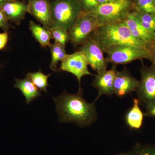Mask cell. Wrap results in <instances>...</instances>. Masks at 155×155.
Wrapping results in <instances>:
<instances>
[{
	"mask_svg": "<svg viewBox=\"0 0 155 155\" xmlns=\"http://www.w3.org/2000/svg\"><path fill=\"white\" fill-rule=\"evenodd\" d=\"M139 84V81L134 77L126 68L122 71H117L114 82V93L119 97L135 91Z\"/></svg>",
	"mask_w": 155,
	"mask_h": 155,
	"instance_id": "cell-11",
	"label": "cell"
},
{
	"mask_svg": "<svg viewBox=\"0 0 155 155\" xmlns=\"http://www.w3.org/2000/svg\"><path fill=\"white\" fill-rule=\"evenodd\" d=\"M92 35L104 53L118 46H130L150 51L151 44L135 38L124 22L99 25Z\"/></svg>",
	"mask_w": 155,
	"mask_h": 155,
	"instance_id": "cell-2",
	"label": "cell"
},
{
	"mask_svg": "<svg viewBox=\"0 0 155 155\" xmlns=\"http://www.w3.org/2000/svg\"><path fill=\"white\" fill-rule=\"evenodd\" d=\"M78 51L83 54L89 65L97 73L107 70V62L98 42L93 35L81 45Z\"/></svg>",
	"mask_w": 155,
	"mask_h": 155,
	"instance_id": "cell-8",
	"label": "cell"
},
{
	"mask_svg": "<svg viewBox=\"0 0 155 155\" xmlns=\"http://www.w3.org/2000/svg\"><path fill=\"white\" fill-rule=\"evenodd\" d=\"M50 3L53 20L51 27H60L68 31L83 12L78 0H52Z\"/></svg>",
	"mask_w": 155,
	"mask_h": 155,
	"instance_id": "cell-3",
	"label": "cell"
},
{
	"mask_svg": "<svg viewBox=\"0 0 155 155\" xmlns=\"http://www.w3.org/2000/svg\"><path fill=\"white\" fill-rule=\"evenodd\" d=\"M15 1V0H0V8L5 3L10 1Z\"/></svg>",
	"mask_w": 155,
	"mask_h": 155,
	"instance_id": "cell-30",
	"label": "cell"
},
{
	"mask_svg": "<svg viewBox=\"0 0 155 155\" xmlns=\"http://www.w3.org/2000/svg\"><path fill=\"white\" fill-rule=\"evenodd\" d=\"M131 8L132 3L130 0H115L98 5L89 13L97 17L99 25L121 23L125 21Z\"/></svg>",
	"mask_w": 155,
	"mask_h": 155,
	"instance_id": "cell-4",
	"label": "cell"
},
{
	"mask_svg": "<svg viewBox=\"0 0 155 155\" xmlns=\"http://www.w3.org/2000/svg\"><path fill=\"white\" fill-rule=\"evenodd\" d=\"M49 48L51 55L50 68L52 71L56 72L58 69V62H62L67 55L65 50L66 47L54 41V43L51 44Z\"/></svg>",
	"mask_w": 155,
	"mask_h": 155,
	"instance_id": "cell-18",
	"label": "cell"
},
{
	"mask_svg": "<svg viewBox=\"0 0 155 155\" xmlns=\"http://www.w3.org/2000/svg\"><path fill=\"white\" fill-rule=\"evenodd\" d=\"M132 13L145 29L155 36V15L136 11Z\"/></svg>",
	"mask_w": 155,
	"mask_h": 155,
	"instance_id": "cell-19",
	"label": "cell"
},
{
	"mask_svg": "<svg viewBox=\"0 0 155 155\" xmlns=\"http://www.w3.org/2000/svg\"><path fill=\"white\" fill-rule=\"evenodd\" d=\"M107 63L114 65H124L137 60L146 59L150 61V51L130 46H118L106 52Z\"/></svg>",
	"mask_w": 155,
	"mask_h": 155,
	"instance_id": "cell-6",
	"label": "cell"
},
{
	"mask_svg": "<svg viewBox=\"0 0 155 155\" xmlns=\"http://www.w3.org/2000/svg\"><path fill=\"white\" fill-rule=\"evenodd\" d=\"M88 62L84 56L79 51L75 52L67 56L61 62L60 70L69 72L77 78L79 84L82 77L87 75H93L89 71Z\"/></svg>",
	"mask_w": 155,
	"mask_h": 155,
	"instance_id": "cell-9",
	"label": "cell"
},
{
	"mask_svg": "<svg viewBox=\"0 0 155 155\" xmlns=\"http://www.w3.org/2000/svg\"><path fill=\"white\" fill-rule=\"evenodd\" d=\"M116 65L109 70L98 73L95 76L92 85L98 91L97 99L103 95L111 96L114 94V82L117 72Z\"/></svg>",
	"mask_w": 155,
	"mask_h": 155,
	"instance_id": "cell-12",
	"label": "cell"
},
{
	"mask_svg": "<svg viewBox=\"0 0 155 155\" xmlns=\"http://www.w3.org/2000/svg\"><path fill=\"white\" fill-rule=\"evenodd\" d=\"M9 39V34L8 31H5L0 33V50L3 49L8 44Z\"/></svg>",
	"mask_w": 155,
	"mask_h": 155,
	"instance_id": "cell-27",
	"label": "cell"
},
{
	"mask_svg": "<svg viewBox=\"0 0 155 155\" xmlns=\"http://www.w3.org/2000/svg\"><path fill=\"white\" fill-rule=\"evenodd\" d=\"M49 31L51 34L52 38L54 40V41L66 47L67 42L69 41L68 31L58 27H51Z\"/></svg>",
	"mask_w": 155,
	"mask_h": 155,
	"instance_id": "cell-22",
	"label": "cell"
},
{
	"mask_svg": "<svg viewBox=\"0 0 155 155\" xmlns=\"http://www.w3.org/2000/svg\"><path fill=\"white\" fill-rule=\"evenodd\" d=\"M134 155H155V147H143L140 148Z\"/></svg>",
	"mask_w": 155,
	"mask_h": 155,
	"instance_id": "cell-25",
	"label": "cell"
},
{
	"mask_svg": "<svg viewBox=\"0 0 155 155\" xmlns=\"http://www.w3.org/2000/svg\"><path fill=\"white\" fill-rule=\"evenodd\" d=\"M14 88L19 89L25 97L26 103L29 104L31 101L41 95L39 89L30 80L25 79H16Z\"/></svg>",
	"mask_w": 155,
	"mask_h": 155,
	"instance_id": "cell-15",
	"label": "cell"
},
{
	"mask_svg": "<svg viewBox=\"0 0 155 155\" xmlns=\"http://www.w3.org/2000/svg\"><path fill=\"white\" fill-rule=\"evenodd\" d=\"M123 22L128 27L133 36L135 38L149 44H152L154 41L155 36L145 29L132 12H130L128 14Z\"/></svg>",
	"mask_w": 155,
	"mask_h": 155,
	"instance_id": "cell-14",
	"label": "cell"
},
{
	"mask_svg": "<svg viewBox=\"0 0 155 155\" xmlns=\"http://www.w3.org/2000/svg\"><path fill=\"white\" fill-rule=\"evenodd\" d=\"M114 1H115V0H97V2L98 5L111 2H114Z\"/></svg>",
	"mask_w": 155,
	"mask_h": 155,
	"instance_id": "cell-29",
	"label": "cell"
},
{
	"mask_svg": "<svg viewBox=\"0 0 155 155\" xmlns=\"http://www.w3.org/2000/svg\"><path fill=\"white\" fill-rule=\"evenodd\" d=\"M83 12L89 13L98 5L97 0H78Z\"/></svg>",
	"mask_w": 155,
	"mask_h": 155,
	"instance_id": "cell-23",
	"label": "cell"
},
{
	"mask_svg": "<svg viewBox=\"0 0 155 155\" xmlns=\"http://www.w3.org/2000/svg\"><path fill=\"white\" fill-rule=\"evenodd\" d=\"M27 4L28 13L49 30L53 25L50 0H28Z\"/></svg>",
	"mask_w": 155,
	"mask_h": 155,
	"instance_id": "cell-10",
	"label": "cell"
},
{
	"mask_svg": "<svg viewBox=\"0 0 155 155\" xmlns=\"http://www.w3.org/2000/svg\"><path fill=\"white\" fill-rule=\"evenodd\" d=\"M99 26L94 15L83 11L68 31L69 41L74 46L81 45L93 35Z\"/></svg>",
	"mask_w": 155,
	"mask_h": 155,
	"instance_id": "cell-5",
	"label": "cell"
},
{
	"mask_svg": "<svg viewBox=\"0 0 155 155\" xmlns=\"http://www.w3.org/2000/svg\"><path fill=\"white\" fill-rule=\"evenodd\" d=\"M1 10L8 21L19 25L28 13L27 4L19 0L10 1L1 7Z\"/></svg>",
	"mask_w": 155,
	"mask_h": 155,
	"instance_id": "cell-13",
	"label": "cell"
},
{
	"mask_svg": "<svg viewBox=\"0 0 155 155\" xmlns=\"http://www.w3.org/2000/svg\"><path fill=\"white\" fill-rule=\"evenodd\" d=\"M29 29L35 38L43 48L50 47L52 36L49 30L32 21L29 22Z\"/></svg>",
	"mask_w": 155,
	"mask_h": 155,
	"instance_id": "cell-17",
	"label": "cell"
},
{
	"mask_svg": "<svg viewBox=\"0 0 155 155\" xmlns=\"http://www.w3.org/2000/svg\"><path fill=\"white\" fill-rule=\"evenodd\" d=\"M139 104L137 99H134L133 106L125 116L126 124L131 129H139L142 125L144 114L140 108Z\"/></svg>",
	"mask_w": 155,
	"mask_h": 155,
	"instance_id": "cell-16",
	"label": "cell"
},
{
	"mask_svg": "<svg viewBox=\"0 0 155 155\" xmlns=\"http://www.w3.org/2000/svg\"><path fill=\"white\" fill-rule=\"evenodd\" d=\"M14 27L10 24L9 21L6 18L5 16L0 8V28H2L5 31H8L10 28Z\"/></svg>",
	"mask_w": 155,
	"mask_h": 155,
	"instance_id": "cell-24",
	"label": "cell"
},
{
	"mask_svg": "<svg viewBox=\"0 0 155 155\" xmlns=\"http://www.w3.org/2000/svg\"><path fill=\"white\" fill-rule=\"evenodd\" d=\"M132 7L136 11L155 15V0H135Z\"/></svg>",
	"mask_w": 155,
	"mask_h": 155,
	"instance_id": "cell-21",
	"label": "cell"
},
{
	"mask_svg": "<svg viewBox=\"0 0 155 155\" xmlns=\"http://www.w3.org/2000/svg\"><path fill=\"white\" fill-rule=\"evenodd\" d=\"M141 78L136 91L139 103L146 107L155 102V67L144 65L140 69Z\"/></svg>",
	"mask_w": 155,
	"mask_h": 155,
	"instance_id": "cell-7",
	"label": "cell"
},
{
	"mask_svg": "<svg viewBox=\"0 0 155 155\" xmlns=\"http://www.w3.org/2000/svg\"><path fill=\"white\" fill-rule=\"evenodd\" d=\"M146 112L144 116L155 118V102L146 106Z\"/></svg>",
	"mask_w": 155,
	"mask_h": 155,
	"instance_id": "cell-26",
	"label": "cell"
},
{
	"mask_svg": "<svg viewBox=\"0 0 155 155\" xmlns=\"http://www.w3.org/2000/svg\"><path fill=\"white\" fill-rule=\"evenodd\" d=\"M150 61L155 67V40L151 45L150 47Z\"/></svg>",
	"mask_w": 155,
	"mask_h": 155,
	"instance_id": "cell-28",
	"label": "cell"
},
{
	"mask_svg": "<svg viewBox=\"0 0 155 155\" xmlns=\"http://www.w3.org/2000/svg\"><path fill=\"white\" fill-rule=\"evenodd\" d=\"M51 74L46 75L39 70L35 72H28L26 75V78L30 80L41 90L47 92V87L48 86V79Z\"/></svg>",
	"mask_w": 155,
	"mask_h": 155,
	"instance_id": "cell-20",
	"label": "cell"
},
{
	"mask_svg": "<svg viewBox=\"0 0 155 155\" xmlns=\"http://www.w3.org/2000/svg\"><path fill=\"white\" fill-rule=\"evenodd\" d=\"M54 99L61 122H72L80 126H86L96 119L94 103L87 102L81 90L76 94H69L65 91Z\"/></svg>",
	"mask_w": 155,
	"mask_h": 155,
	"instance_id": "cell-1",
	"label": "cell"
},
{
	"mask_svg": "<svg viewBox=\"0 0 155 155\" xmlns=\"http://www.w3.org/2000/svg\"><path fill=\"white\" fill-rule=\"evenodd\" d=\"M119 155H134V154H129V153H125V154H120Z\"/></svg>",
	"mask_w": 155,
	"mask_h": 155,
	"instance_id": "cell-31",
	"label": "cell"
}]
</instances>
